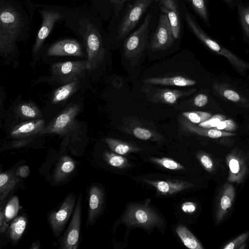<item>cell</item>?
<instances>
[{
    "instance_id": "cell-1",
    "label": "cell",
    "mask_w": 249,
    "mask_h": 249,
    "mask_svg": "<svg viewBox=\"0 0 249 249\" xmlns=\"http://www.w3.org/2000/svg\"><path fill=\"white\" fill-rule=\"evenodd\" d=\"M28 18L23 9L10 0L0 2V52L7 55L16 50L17 42L28 27Z\"/></svg>"
},
{
    "instance_id": "cell-2",
    "label": "cell",
    "mask_w": 249,
    "mask_h": 249,
    "mask_svg": "<svg viewBox=\"0 0 249 249\" xmlns=\"http://www.w3.org/2000/svg\"><path fill=\"white\" fill-rule=\"evenodd\" d=\"M83 39L87 53L88 71L95 70L105 58L106 51L97 27L91 22L84 25Z\"/></svg>"
},
{
    "instance_id": "cell-3",
    "label": "cell",
    "mask_w": 249,
    "mask_h": 249,
    "mask_svg": "<svg viewBox=\"0 0 249 249\" xmlns=\"http://www.w3.org/2000/svg\"><path fill=\"white\" fill-rule=\"evenodd\" d=\"M86 70L87 60L55 63L51 66L53 79L64 85L79 80L85 76Z\"/></svg>"
},
{
    "instance_id": "cell-4",
    "label": "cell",
    "mask_w": 249,
    "mask_h": 249,
    "mask_svg": "<svg viewBox=\"0 0 249 249\" xmlns=\"http://www.w3.org/2000/svg\"><path fill=\"white\" fill-rule=\"evenodd\" d=\"M128 225L145 228L158 225L161 223L159 216L149 207L139 205L130 206L122 218Z\"/></svg>"
},
{
    "instance_id": "cell-5",
    "label": "cell",
    "mask_w": 249,
    "mask_h": 249,
    "mask_svg": "<svg viewBox=\"0 0 249 249\" xmlns=\"http://www.w3.org/2000/svg\"><path fill=\"white\" fill-rule=\"evenodd\" d=\"M151 20V15L148 14L140 27L125 40L124 52L126 57H136L143 51L148 40Z\"/></svg>"
},
{
    "instance_id": "cell-6",
    "label": "cell",
    "mask_w": 249,
    "mask_h": 249,
    "mask_svg": "<svg viewBox=\"0 0 249 249\" xmlns=\"http://www.w3.org/2000/svg\"><path fill=\"white\" fill-rule=\"evenodd\" d=\"M76 196L70 194L64 199L59 209L52 212L49 221L54 235L59 237L67 224L75 207Z\"/></svg>"
},
{
    "instance_id": "cell-7",
    "label": "cell",
    "mask_w": 249,
    "mask_h": 249,
    "mask_svg": "<svg viewBox=\"0 0 249 249\" xmlns=\"http://www.w3.org/2000/svg\"><path fill=\"white\" fill-rule=\"evenodd\" d=\"M82 201V194H80L70 223L61 240L62 249H77L78 248L81 224Z\"/></svg>"
},
{
    "instance_id": "cell-8",
    "label": "cell",
    "mask_w": 249,
    "mask_h": 249,
    "mask_svg": "<svg viewBox=\"0 0 249 249\" xmlns=\"http://www.w3.org/2000/svg\"><path fill=\"white\" fill-rule=\"evenodd\" d=\"M152 0H137L129 8L119 25L118 40L125 38L139 21Z\"/></svg>"
},
{
    "instance_id": "cell-9",
    "label": "cell",
    "mask_w": 249,
    "mask_h": 249,
    "mask_svg": "<svg viewBox=\"0 0 249 249\" xmlns=\"http://www.w3.org/2000/svg\"><path fill=\"white\" fill-rule=\"evenodd\" d=\"M80 110L78 105H73L66 108L45 126L43 134L55 133L63 135L68 132L74 123Z\"/></svg>"
},
{
    "instance_id": "cell-10",
    "label": "cell",
    "mask_w": 249,
    "mask_h": 249,
    "mask_svg": "<svg viewBox=\"0 0 249 249\" xmlns=\"http://www.w3.org/2000/svg\"><path fill=\"white\" fill-rule=\"evenodd\" d=\"M174 39L167 16L165 14L160 15L151 41V49L154 51L166 49L173 44Z\"/></svg>"
},
{
    "instance_id": "cell-11",
    "label": "cell",
    "mask_w": 249,
    "mask_h": 249,
    "mask_svg": "<svg viewBox=\"0 0 249 249\" xmlns=\"http://www.w3.org/2000/svg\"><path fill=\"white\" fill-rule=\"evenodd\" d=\"M229 168L228 181L231 183H240L248 172L246 159L241 153L234 150L226 157Z\"/></svg>"
},
{
    "instance_id": "cell-12",
    "label": "cell",
    "mask_w": 249,
    "mask_h": 249,
    "mask_svg": "<svg viewBox=\"0 0 249 249\" xmlns=\"http://www.w3.org/2000/svg\"><path fill=\"white\" fill-rule=\"evenodd\" d=\"M40 13L42 21L33 46V52L34 54H36L40 50L55 23L63 17L60 12L53 10H43L41 11Z\"/></svg>"
},
{
    "instance_id": "cell-13",
    "label": "cell",
    "mask_w": 249,
    "mask_h": 249,
    "mask_svg": "<svg viewBox=\"0 0 249 249\" xmlns=\"http://www.w3.org/2000/svg\"><path fill=\"white\" fill-rule=\"evenodd\" d=\"M47 54L49 56L83 57L84 53L80 43L74 39L59 40L52 45Z\"/></svg>"
},
{
    "instance_id": "cell-14",
    "label": "cell",
    "mask_w": 249,
    "mask_h": 249,
    "mask_svg": "<svg viewBox=\"0 0 249 249\" xmlns=\"http://www.w3.org/2000/svg\"><path fill=\"white\" fill-rule=\"evenodd\" d=\"M45 127V121L43 119L29 120L15 126L10 131V136L14 138H24L43 134Z\"/></svg>"
},
{
    "instance_id": "cell-15",
    "label": "cell",
    "mask_w": 249,
    "mask_h": 249,
    "mask_svg": "<svg viewBox=\"0 0 249 249\" xmlns=\"http://www.w3.org/2000/svg\"><path fill=\"white\" fill-rule=\"evenodd\" d=\"M89 207L87 225H93L102 210L104 202V193L98 186L91 187L89 192Z\"/></svg>"
},
{
    "instance_id": "cell-16",
    "label": "cell",
    "mask_w": 249,
    "mask_h": 249,
    "mask_svg": "<svg viewBox=\"0 0 249 249\" xmlns=\"http://www.w3.org/2000/svg\"><path fill=\"white\" fill-rule=\"evenodd\" d=\"M179 120L182 129L187 132L212 139L232 137L236 135V134L233 132H225L214 128H206L200 127L192 123L183 116Z\"/></svg>"
},
{
    "instance_id": "cell-17",
    "label": "cell",
    "mask_w": 249,
    "mask_h": 249,
    "mask_svg": "<svg viewBox=\"0 0 249 249\" xmlns=\"http://www.w3.org/2000/svg\"><path fill=\"white\" fill-rule=\"evenodd\" d=\"M159 6L161 11L168 18L175 39L180 36V20L178 7L175 0H160Z\"/></svg>"
},
{
    "instance_id": "cell-18",
    "label": "cell",
    "mask_w": 249,
    "mask_h": 249,
    "mask_svg": "<svg viewBox=\"0 0 249 249\" xmlns=\"http://www.w3.org/2000/svg\"><path fill=\"white\" fill-rule=\"evenodd\" d=\"M235 195V189L231 183L224 185L216 206V221L220 222L227 214L233 204Z\"/></svg>"
},
{
    "instance_id": "cell-19",
    "label": "cell",
    "mask_w": 249,
    "mask_h": 249,
    "mask_svg": "<svg viewBox=\"0 0 249 249\" xmlns=\"http://www.w3.org/2000/svg\"><path fill=\"white\" fill-rule=\"evenodd\" d=\"M196 91L195 89L188 90L162 89L157 91L151 98L154 103L174 104L180 98L189 96Z\"/></svg>"
},
{
    "instance_id": "cell-20",
    "label": "cell",
    "mask_w": 249,
    "mask_h": 249,
    "mask_svg": "<svg viewBox=\"0 0 249 249\" xmlns=\"http://www.w3.org/2000/svg\"><path fill=\"white\" fill-rule=\"evenodd\" d=\"M76 167L75 161L70 157H61L57 162L53 175L54 183H59L65 181L73 172Z\"/></svg>"
},
{
    "instance_id": "cell-21",
    "label": "cell",
    "mask_w": 249,
    "mask_h": 249,
    "mask_svg": "<svg viewBox=\"0 0 249 249\" xmlns=\"http://www.w3.org/2000/svg\"><path fill=\"white\" fill-rule=\"evenodd\" d=\"M147 182L154 186L157 191L162 195H172L187 188L192 187L193 185L184 181H151Z\"/></svg>"
},
{
    "instance_id": "cell-22",
    "label": "cell",
    "mask_w": 249,
    "mask_h": 249,
    "mask_svg": "<svg viewBox=\"0 0 249 249\" xmlns=\"http://www.w3.org/2000/svg\"><path fill=\"white\" fill-rule=\"evenodd\" d=\"M19 181L16 171L8 170L1 172L0 174V207L10 193L14 189Z\"/></svg>"
},
{
    "instance_id": "cell-23",
    "label": "cell",
    "mask_w": 249,
    "mask_h": 249,
    "mask_svg": "<svg viewBox=\"0 0 249 249\" xmlns=\"http://www.w3.org/2000/svg\"><path fill=\"white\" fill-rule=\"evenodd\" d=\"M213 89L216 94L238 105L244 106L248 103L247 99L226 83H214Z\"/></svg>"
},
{
    "instance_id": "cell-24",
    "label": "cell",
    "mask_w": 249,
    "mask_h": 249,
    "mask_svg": "<svg viewBox=\"0 0 249 249\" xmlns=\"http://www.w3.org/2000/svg\"><path fill=\"white\" fill-rule=\"evenodd\" d=\"M143 83L145 84L187 87L195 85L196 81L181 76H176L162 78L152 77L147 78L144 80Z\"/></svg>"
},
{
    "instance_id": "cell-25",
    "label": "cell",
    "mask_w": 249,
    "mask_h": 249,
    "mask_svg": "<svg viewBox=\"0 0 249 249\" xmlns=\"http://www.w3.org/2000/svg\"><path fill=\"white\" fill-rule=\"evenodd\" d=\"M16 113L20 118L29 120L40 119L42 117L39 109L35 104L28 102L18 104Z\"/></svg>"
},
{
    "instance_id": "cell-26",
    "label": "cell",
    "mask_w": 249,
    "mask_h": 249,
    "mask_svg": "<svg viewBox=\"0 0 249 249\" xmlns=\"http://www.w3.org/2000/svg\"><path fill=\"white\" fill-rule=\"evenodd\" d=\"M79 80L65 84L56 89L52 98L53 104H58L66 100L78 89Z\"/></svg>"
},
{
    "instance_id": "cell-27",
    "label": "cell",
    "mask_w": 249,
    "mask_h": 249,
    "mask_svg": "<svg viewBox=\"0 0 249 249\" xmlns=\"http://www.w3.org/2000/svg\"><path fill=\"white\" fill-rule=\"evenodd\" d=\"M105 142L113 152L121 155L140 150L139 147L130 143L111 138H106Z\"/></svg>"
},
{
    "instance_id": "cell-28",
    "label": "cell",
    "mask_w": 249,
    "mask_h": 249,
    "mask_svg": "<svg viewBox=\"0 0 249 249\" xmlns=\"http://www.w3.org/2000/svg\"><path fill=\"white\" fill-rule=\"evenodd\" d=\"M176 232L183 244L191 249H203V247L194 234L184 225L177 227Z\"/></svg>"
},
{
    "instance_id": "cell-29",
    "label": "cell",
    "mask_w": 249,
    "mask_h": 249,
    "mask_svg": "<svg viewBox=\"0 0 249 249\" xmlns=\"http://www.w3.org/2000/svg\"><path fill=\"white\" fill-rule=\"evenodd\" d=\"M27 224V219L23 215L15 218L9 226V237L11 241H18L24 233Z\"/></svg>"
},
{
    "instance_id": "cell-30",
    "label": "cell",
    "mask_w": 249,
    "mask_h": 249,
    "mask_svg": "<svg viewBox=\"0 0 249 249\" xmlns=\"http://www.w3.org/2000/svg\"><path fill=\"white\" fill-rule=\"evenodd\" d=\"M126 131L142 140L158 141L162 138V136L156 132L139 125L129 127Z\"/></svg>"
},
{
    "instance_id": "cell-31",
    "label": "cell",
    "mask_w": 249,
    "mask_h": 249,
    "mask_svg": "<svg viewBox=\"0 0 249 249\" xmlns=\"http://www.w3.org/2000/svg\"><path fill=\"white\" fill-rule=\"evenodd\" d=\"M201 19L210 26L207 6L205 0H187Z\"/></svg>"
},
{
    "instance_id": "cell-32",
    "label": "cell",
    "mask_w": 249,
    "mask_h": 249,
    "mask_svg": "<svg viewBox=\"0 0 249 249\" xmlns=\"http://www.w3.org/2000/svg\"><path fill=\"white\" fill-rule=\"evenodd\" d=\"M19 201L17 196H13L6 205L4 211V216L7 222L13 220L19 210Z\"/></svg>"
},
{
    "instance_id": "cell-33",
    "label": "cell",
    "mask_w": 249,
    "mask_h": 249,
    "mask_svg": "<svg viewBox=\"0 0 249 249\" xmlns=\"http://www.w3.org/2000/svg\"><path fill=\"white\" fill-rule=\"evenodd\" d=\"M103 157L106 162L113 167L123 168L128 165V161L125 158L114 152L106 151Z\"/></svg>"
},
{
    "instance_id": "cell-34",
    "label": "cell",
    "mask_w": 249,
    "mask_h": 249,
    "mask_svg": "<svg viewBox=\"0 0 249 249\" xmlns=\"http://www.w3.org/2000/svg\"><path fill=\"white\" fill-rule=\"evenodd\" d=\"M182 116L194 124H199L209 119L212 115L207 112L193 111L183 112Z\"/></svg>"
},
{
    "instance_id": "cell-35",
    "label": "cell",
    "mask_w": 249,
    "mask_h": 249,
    "mask_svg": "<svg viewBox=\"0 0 249 249\" xmlns=\"http://www.w3.org/2000/svg\"><path fill=\"white\" fill-rule=\"evenodd\" d=\"M151 160L157 164L170 170H181L184 167L175 160L167 158H152Z\"/></svg>"
},
{
    "instance_id": "cell-36",
    "label": "cell",
    "mask_w": 249,
    "mask_h": 249,
    "mask_svg": "<svg viewBox=\"0 0 249 249\" xmlns=\"http://www.w3.org/2000/svg\"><path fill=\"white\" fill-rule=\"evenodd\" d=\"M197 158L203 168L208 172L212 173L215 169V164L212 158L208 154L199 152Z\"/></svg>"
},
{
    "instance_id": "cell-37",
    "label": "cell",
    "mask_w": 249,
    "mask_h": 249,
    "mask_svg": "<svg viewBox=\"0 0 249 249\" xmlns=\"http://www.w3.org/2000/svg\"><path fill=\"white\" fill-rule=\"evenodd\" d=\"M239 15L243 29L249 38V6L240 8Z\"/></svg>"
},
{
    "instance_id": "cell-38",
    "label": "cell",
    "mask_w": 249,
    "mask_h": 249,
    "mask_svg": "<svg viewBox=\"0 0 249 249\" xmlns=\"http://www.w3.org/2000/svg\"><path fill=\"white\" fill-rule=\"evenodd\" d=\"M226 119V117L220 114L212 116L207 120L198 124V126L206 128H213L222 121Z\"/></svg>"
},
{
    "instance_id": "cell-39",
    "label": "cell",
    "mask_w": 249,
    "mask_h": 249,
    "mask_svg": "<svg viewBox=\"0 0 249 249\" xmlns=\"http://www.w3.org/2000/svg\"><path fill=\"white\" fill-rule=\"evenodd\" d=\"M249 237V232L247 231L244 232L237 237L234 238L233 240L231 241L230 242L226 244L223 249H238V248L242 244L245 243L246 240Z\"/></svg>"
},
{
    "instance_id": "cell-40",
    "label": "cell",
    "mask_w": 249,
    "mask_h": 249,
    "mask_svg": "<svg viewBox=\"0 0 249 249\" xmlns=\"http://www.w3.org/2000/svg\"><path fill=\"white\" fill-rule=\"evenodd\" d=\"M214 129L229 132H233L237 128L235 122L231 119H225L221 121Z\"/></svg>"
},
{
    "instance_id": "cell-41",
    "label": "cell",
    "mask_w": 249,
    "mask_h": 249,
    "mask_svg": "<svg viewBox=\"0 0 249 249\" xmlns=\"http://www.w3.org/2000/svg\"><path fill=\"white\" fill-rule=\"evenodd\" d=\"M208 100V97L206 95L199 94L195 98L194 103L196 107H202L207 104Z\"/></svg>"
},
{
    "instance_id": "cell-42",
    "label": "cell",
    "mask_w": 249,
    "mask_h": 249,
    "mask_svg": "<svg viewBox=\"0 0 249 249\" xmlns=\"http://www.w3.org/2000/svg\"><path fill=\"white\" fill-rule=\"evenodd\" d=\"M30 168L27 165H22L18 167L16 170L17 175L21 178H26L30 174Z\"/></svg>"
},
{
    "instance_id": "cell-43",
    "label": "cell",
    "mask_w": 249,
    "mask_h": 249,
    "mask_svg": "<svg viewBox=\"0 0 249 249\" xmlns=\"http://www.w3.org/2000/svg\"><path fill=\"white\" fill-rule=\"evenodd\" d=\"M9 226V222H7L6 220L4 211L0 210V233L2 234L4 233L7 230Z\"/></svg>"
},
{
    "instance_id": "cell-44",
    "label": "cell",
    "mask_w": 249,
    "mask_h": 249,
    "mask_svg": "<svg viewBox=\"0 0 249 249\" xmlns=\"http://www.w3.org/2000/svg\"><path fill=\"white\" fill-rule=\"evenodd\" d=\"M182 210L186 213H193L196 209V205L192 202H186L181 205Z\"/></svg>"
},
{
    "instance_id": "cell-45",
    "label": "cell",
    "mask_w": 249,
    "mask_h": 249,
    "mask_svg": "<svg viewBox=\"0 0 249 249\" xmlns=\"http://www.w3.org/2000/svg\"><path fill=\"white\" fill-rule=\"evenodd\" d=\"M113 5L116 13L119 12L122 8L124 3L128 0H109Z\"/></svg>"
},
{
    "instance_id": "cell-46",
    "label": "cell",
    "mask_w": 249,
    "mask_h": 249,
    "mask_svg": "<svg viewBox=\"0 0 249 249\" xmlns=\"http://www.w3.org/2000/svg\"><path fill=\"white\" fill-rule=\"evenodd\" d=\"M40 248V245L38 242H34L30 247L31 249H39Z\"/></svg>"
},
{
    "instance_id": "cell-47",
    "label": "cell",
    "mask_w": 249,
    "mask_h": 249,
    "mask_svg": "<svg viewBox=\"0 0 249 249\" xmlns=\"http://www.w3.org/2000/svg\"><path fill=\"white\" fill-rule=\"evenodd\" d=\"M227 4H232L233 0H223Z\"/></svg>"
},
{
    "instance_id": "cell-48",
    "label": "cell",
    "mask_w": 249,
    "mask_h": 249,
    "mask_svg": "<svg viewBox=\"0 0 249 249\" xmlns=\"http://www.w3.org/2000/svg\"><path fill=\"white\" fill-rule=\"evenodd\" d=\"M246 244L245 243H244L243 244H242L241 246H240L238 249H245V247H246Z\"/></svg>"
},
{
    "instance_id": "cell-49",
    "label": "cell",
    "mask_w": 249,
    "mask_h": 249,
    "mask_svg": "<svg viewBox=\"0 0 249 249\" xmlns=\"http://www.w3.org/2000/svg\"><path fill=\"white\" fill-rule=\"evenodd\" d=\"M156 1H158L159 0H155Z\"/></svg>"
},
{
    "instance_id": "cell-50",
    "label": "cell",
    "mask_w": 249,
    "mask_h": 249,
    "mask_svg": "<svg viewBox=\"0 0 249 249\" xmlns=\"http://www.w3.org/2000/svg\"><path fill=\"white\" fill-rule=\"evenodd\" d=\"M248 128H249V125H248Z\"/></svg>"
}]
</instances>
